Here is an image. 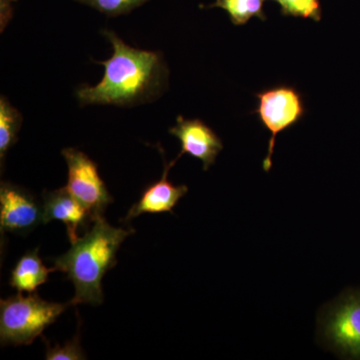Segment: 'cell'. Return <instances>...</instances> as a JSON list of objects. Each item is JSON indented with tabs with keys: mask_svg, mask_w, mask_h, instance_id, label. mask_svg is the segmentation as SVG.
<instances>
[{
	"mask_svg": "<svg viewBox=\"0 0 360 360\" xmlns=\"http://www.w3.org/2000/svg\"><path fill=\"white\" fill-rule=\"evenodd\" d=\"M46 343L45 359L47 360H84L86 359L84 349L80 347L79 333L73 340L66 341L65 345H56L52 347L42 336Z\"/></svg>",
	"mask_w": 360,
	"mask_h": 360,
	"instance_id": "2e32d148",
	"label": "cell"
},
{
	"mask_svg": "<svg viewBox=\"0 0 360 360\" xmlns=\"http://www.w3.org/2000/svg\"><path fill=\"white\" fill-rule=\"evenodd\" d=\"M176 161L177 158L170 163L165 161L162 176L158 181L146 187L139 200L130 207L125 217L127 221L144 213L155 214L174 212V208L179 201L188 191V187L186 186H174L168 180V172Z\"/></svg>",
	"mask_w": 360,
	"mask_h": 360,
	"instance_id": "30bf717a",
	"label": "cell"
},
{
	"mask_svg": "<svg viewBox=\"0 0 360 360\" xmlns=\"http://www.w3.org/2000/svg\"><path fill=\"white\" fill-rule=\"evenodd\" d=\"M210 7L226 11L234 25H246L253 18L265 20L264 0H217Z\"/></svg>",
	"mask_w": 360,
	"mask_h": 360,
	"instance_id": "4fadbf2b",
	"label": "cell"
},
{
	"mask_svg": "<svg viewBox=\"0 0 360 360\" xmlns=\"http://www.w3.org/2000/svg\"><path fill=\"white\" fill-rule=\"evenodd\" d=\"M42 200V221L44 224L52 220L63 222L70 243H75L79 238V229L86 231L89 225L94 222L89 210L77 198H73L65 187L44 191Z\"/></svg>",
	"mask_w": 360,
	"mask_h": 360,
	"instance_id": "9c48e42d",
	"label": "cell"
},
{
	"mask_svg": "<svg viewBox=\"0 0 360 360\" xmlns=\"http://www.w3.org/2000/svg\"><path fill=\"white\" fill-rule=\"evenodd\" d=\"M56 271V269H47L41 258L39 257V248L27 251L18 260L11 271L9 284L18 290V292L33 293L40 285L47 283L49 274Z\"/></svg>",
	"mask_w": 360,
	"mask_h": 360,
	"instance_id": "8fae6325",
	"label": "cell"
},
{
	"mask_svg": "<svg viewBox=\"0 0 360 360\" xmlns=\"http://www.w3.org/2000/svg\"><path fill=\"white\" fill-rule=\"evenodd\" d=\"M72 307L68 303L49 302L37 293H22L0 302V342L1 345H30L45 329Z\"/></svg>",
	"mask_w": 360,
	"mask_h": 360,
	"instance_id": "3957f363",
	"label": "cell"
},
{
	"mask_svg": "<svg viewBox=\"0 0 360 360\" xmlns=\"http://www.w3.org/2000/svg\"><path fill=\"white\" fill-rule=\"evenodd\" d=\"M112 44L113 54L105 61L103 78L94 86L77 90L82 105L132 106L155 98L165 89L167 68L160 53L129 46L110 30L103 32Z\"/></svg>",
	"mask_w": 360,
	"mask_h": 360,
	"instance_id": "6da1fadb",
	"label": "cell"
},
{
	"mask_svg": "<svg viewBox=\"0 0 360 360\" xmlns=\"http://www.w3.org/2000/svg\"><path fill=\"white\" fill-rule=\"evenodd\" d=\"M132 229L115 227L103 217L94 221L84 236L71 243L70 250L54 258L53 267L68 276L75 288L71 305H99L103 302V279L116 265V255Z\"/></svg>",
	"mask_w": 360,
	"mask_h": 360,
	"instance_id": "7a4b0ae2",
	"label": "cell"
},
{
	"mask_svg": "<svg viewBox=\"0 0 360 360\" xmlns=\"http://www.w3.org/2000/svg\"><path fill=\"white\" fill-rule=\"evenodd\" d=\"M61 155L68 168L65 188L89 210L94 221L103 217L113 198L99 174L96 163L75 148L63 149Z\"/></svg>",
	"mask_w": 360,
	"mask_h": 360,
	"instance_id": "5b68a950",
	"label": "cell"
},
{
	"mask_svg": "<svg viewBox=\"0 0 360 360\" xmlns=\"http://www.w3.org/2000/svg\"><path fill=\"white\" fill-rule=\"evenodd\" d=\"M42 221V203L23 187L11 182L0 184V231L1 233L26 234Z\"/></svg>",
	"mask_w": 360,
	"mask_h": 360,
	"instance_id": "52a82bcc",
	"label": "cell"
},
{
	"mask_svg": "<svg viewBox=\"0 0 360 360\" xmlns=\"http://www.w3.org/2000/svg\"><path fill=\"white\" fill-rule=\"evenodd\" d=\"M284 15L309 18L319 21L321 18V6L319 0H277Z\"/></svg>",
	"mask_w": 360,
	"mask_h": 360,
	"instance_id": "5bb4252c",
	"label": "cell"
},
{
	"mask_svg": "<svg viewBox=\"0 0 360 360\" xmlns=\"http://www.w3.org/2000/svg\"><path fill=\"white\" fill-rule=\"evenodd\" d=\"M322 326L331 347L345 356L360 359V292L347 293L338 300Z\"/></svg>",
	"mask_w": 360,
	"mask_h": 360,
	"instance_id": "8992f818",
	"label": "cell"
},
{
	"mask_svg": "<svg viewBox=\"0 0 360 360\" xmlns=\"http://www.w3.org/2000/svg\"><path fill=\"white\" fill-rule=\"evenodd\" d=\"M257 98L258 104L255 113L271 134L269 151L262 165L264 172H269L272 167V155L277 135L302 120L305 105L300 91L288 85L262 90L257 94Z\"/></svg>",
	"mask_w": 360,
	"mask_h": 360,
	"instance_id": "277c9868",
	"label": "cell"
},
{
	"mask_svg": "<svg viewBox=\"0 0 360 360\" xmlns=\"http://www.w3.org/2000/svg\"><path fill=\"white\" fill-rule=\"evenodd\" d=\"M169 134L174 135L181 143L177 160L186 153L201 160L205 170L212 167L224 148V143L214 130L198 118L186 120L179 115L176 125L169 129Z\"/></svg>",
	"mask_w": 360,
	"mask_h": 360,
	"instance_id": "ba28073f",
	"label": "cell"
},
{
	"mask_svg": "<svg viewBox=\"0 0 360 360\" xmlns=\"http://www.w3.org/2000/svg\"><path fill=\"white\" fill-rule=\"evenodd\" d=\"M80 4L92 7L99 13L110 16H117L134 11L146 4L148 0H77Z\"/></svg>",
	"mask_w": 360,
	"mask_h": 360,
	"instance_id": "9a60e30c",
	"label": "cell"
},
{
	"mask_svg": "<svg viewBox=\"0 0 360 360\" xmlns=\"http://www.w3.org/2000/svg\"><path fill=\"white\" fill-rule=\"evenodd\" d=\"M22 116L16 110L6 97L1 96L0 99V160L4 165L7 151L18 141Z\"/></svg>",
	"mask_w": 360,
	"mask_h": 360,
	"instance_id": "7c38bea8",
	"label": "cell"
}]
</instances>
